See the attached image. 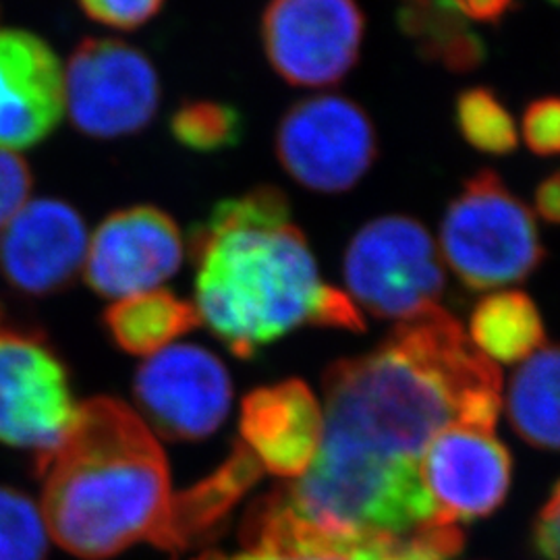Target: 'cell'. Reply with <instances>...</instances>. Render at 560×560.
<instances>
[{
  "mask_svg": "<svg viewBox=\"0 0 560 560\" xmlns=\"http://www.w3.org/2000/svg\"><path fill=\"white\" fill-rule=\"evenodd\" d=\"M497 365L441 305L400 320L381 347L324 376V432L388 457L418 459L451 425L494 430Z\"/></svg>",
  "mask_w": 560,
  "mask_h": 560,
  "instance_id": "6da1fadb",
  "label": "cell"
},
{
  "mask_svg": "<svg viewBox=\"0 0 560 560\" xmlns=\"http://www.w3.org/2000/svg\"><path fill=\"white\" fill-rule=\"evenodd\" d=\"M191 252L198 314L240 358L307 322L363 330L355 301L318 277L279 187L261 185L217 203L196 226Z\"/></svg>",
  "mask_w": 560,
  "mask_h": 560,
  "instance_id": "7a4b0ae2",
  "label": "cell"
},
{
  "mask_svg": "<svg viewBox=\"0 0 560 560\" xmlns=\"http://www.w3.org/2000/svg\"><path fill=\"white\" fill-rule=\"evenodd\" d=\"M44 523L62 550L102 560L150 540L171 501L168 465L150 428L120 400L78 407L59 446L36 459Z\"/></svg>",
  "mask_w": 560,
  "mask_h": 560,
  "instance_id": "3957f363",
  "label": "cell"
},
{
  "mask_svg": "<svg viewBox=\"0 0 560 560\" xmlns=\"http://www.w3.org/2000/svg\"><path fill=\"white\" fill-rule=\"evenodd\" d=\"M280 492L303 520L349 538L402 534L436 517L418 459L381 455L328 432L310 469Z\"/></svg>",
  "mask_w": 560,
  "mask_h": 560,
  "instance_id": "277c9868",
  "label": "cell"
},
{
  "mask_svg": "<svg viewBox=\"0 0 560 560\" xmlns=\"http://www.w3.org/2000/svg\"><path fill=\"white\" fill-rule=\"evenodd\" d=\"M444 260L476 291L515 284L544 260L532 210L492 171L465 180L441 226Z\"/></svg>",
  "mask_w": 560,
  "mask_h": 560,
  "instance_id": "5b68a950",
  "label": "cell"
},
{
  "mask_svg": "<svg viewBox=\"0 0 560 560\" xmlns=\"http://www.w3.org/2000/svg\"><path fill=\"white\" fill-rule=\"evenodd\" d=\"M345 280L353 300L376 318L407 320L439 305L444 268L430 233L397 214L368 222L353 237Z\"/></svg>",
  "mask_w": 560,
  "mask_h": 560,
  "instance_id": "8992f818",
  "label": "cell"
},
{
  "mask_svg": "<svg viewBox=\"0 0 560 560\" xmlns=\"http://www.w3.org/2000/svg\"><path fill=\"white\" fill-rule=\"evenodd\" d=\"M277 156L303 187L340 194L360 183L378 156L374 122L358 102L337 94L291 106L277 129Z\"/></svg>",
  "mask_w": 560,
  "mask_h": 560,
  "instance_id": "52a82bcc",
  "label": "cell"
},
{
  "mask_svg": "<svg viewBox=\"0 0 560 560\" xmlns=\"http://www.w3.org/2000/svg\"><path fill=\"white\" fill-rule=\"evenodd\" d=\"M65 98L81 133L115 140L138 133L154 119L161 81L154 65L131 44L88 38L69 60Z\"/></svg>",
  "mask_w": 560,
  "mask_h": 560,
  "instance_id": "ba28073f",
  "label": "cell"
},
{
  "mask_svg": "<svg viewBox=\"0 0 560 560\" xmlns=\"http://www.w3.org/2000/svg\"><path fill=\"white\" fill-rule=\"evenodd\" d=\"M363 32L358 0H272L261 15L268 62L298 88L339 83L360 60Z\"/></svg>",
  "mask_w": 560,
  "mask_h": 560,
  "instance_id": "9c48e42d",
  "label": "cell"
},
{
  "mask_svg": "<svg viewBox=\"0 0 560 560\" xmlns=\"http://www.w3.org/2000/svg\"><path fill=\"white\" fill-rule=\"evenodd\" d=\"M78 407L59 358L38 335L0 328V442L50 455Z\"/></svg>",
  "mask_w": 560,
  "mask_h": 560,
  "instance_id": "30bf717a",
  "label": "cell"
},
{
  "mask_svg": "<svg viewBox=\"0 0 560 560\" xmlns=\"http://www.w3.org/2000/svg\"><path fill=\"white\" fill-rule=\"evenodd\" d=\"M141 409L166 439L210 436L229 413L231 381L210 351L177 345L145 361L136 378Z\"/></svg>",
  "mask_w": 560,
  "mask_h": 560,
  "instance_id": "8fae6325",
  "label": "cell"
},
{
  "mask_svg": "<svg viewBox=\"0 0 560 560\" xmlns=\"http://www.w3.org/2000/svg\"><path fill=\"white\" fill-rule=\"evenodd\" d=\"M177 222L154 206H131L106 217L85 254V280L102 298L148 293L177 275L183 261Z\"/></svg>",
  "mask_w": 560,
  "mask_h": 560,
  "instance_id": "7c38bea8",
  "label": "cell"
},
{
  "mask_svg": "<svg viewBox=\"0 0 560 560\" xmlns=\"http://www.w3.org/2000/svg\"><path fill=\"white\" fill-rule=\"evenodd\" d=\"M511 455L492 430L451 425L423 451L421 478L436 506V520H480L506 499Z\"/></svg>",
  "mask_w": 560,
  "mask_h": 560,
  "instance_id": "4fadbf2b",
  "label": "cell"
},
{
  "mask_svg": "<svg viewBox=\"0 0 560 560\" xmlns=\"http://www.w3.org/2000/svg\"><path fill=\"white\" fill-rule=\"evenodd\" d=\"M88 233L75 208L60 200L23 206L0 237V270L21 293L50 295L80 272Z\"/></svg>",
  "mask_w": 560,
  "mask_h": 560,
  "instance_id": "5bb4252c",
  "label": "cell"
},
{
  "mask_svg": "<svg viewBox=\"0 0 560 560\" xmlns=\"http://www.w3.org/2000/svg\"><path fill=\"white\" fill-rule=\"evenodd\" d=\"M65 108V75L46 42L0 30V150H23L50 136Z\"/></svg>",
  "mask_w": 560,
  "mask_h": 560,
  "instance_id": "9a60e30c",
  "label": "cell"
},
{
  "mask_svg": "<svg viewBox=\"0 0 560 560\" xmlns=\"http://www.w3.org/2000/svg\"><path fill=\"white\" fill-rule=\"evenodd\" d=\"M322 432L320 405L303 382L258 388L243 400V446L275 476L301 478L318 455Z\"/></svg>",
  "mask_w": 560,
  "mask_h": 560,
  "instance_id": "2e32d148",
  "label": "cell"
},
{
  "mask_svg": "<svg viewBox=\"0 0 560 560\" xmlns=\"http://www.w3.org/2000/svg\"><path fill=\"white\" fill-rule=\"evenodd\" d=\"M258 459L240 444L221 467L198 486L171 497L150 541L168 552H183L214 540L237 502L261 478Z\"/></svg>",
  "mask_w": 560,
  "mask_h": 560,
  "instance_id": "e0dca14e",
  "label": "cell"
},
{
  "mask_svg": "<svg viewBox=\"0 0 560 560\" xmlns=\"http://www.w3.org/2000/svg\"><path fill=\"white\" fill-rule=\"evenodd\" d=\"M506 409L523 441L541 451H560V345L521 363L509 386Z\"/></svg>",
  "mask_w": 560,
  "mask_h": 560,
  "instance_id": "ac0fdd59",
  "label": "cell"
},
{
  "mask_svg": "<svg viewBox=\"0 0 560 560\" xmlns=\"http://www.w3.org/2000/svg\"><path fill=\"white\" fill-rule=\"evenodd\" d=\"M198 307L168 291H148L110 305L104 324L122 351L148 355L200 326Z\"/></svg>",
  "mask_w": 560,
  "mask_h": 560,
  "instance_id": "d6986e66",
  "label": "cell"
},
{
  "mask_svg": "<svg viewBox=\"0 0 560 560\" xmlns=\"http://www.w3.org/2000/svg\"><path fill=\"white\" fill-rule=\"evenodd\" d=\"M471 342L488 360L515 363L544 345V324L536 303L520 291L494 293L480 301L471 316Z\"/></svg>",
  "mask_w": 560,
  "mask_h": 560,
  "instance_id": "ffe728a7",
  "label": "cell"
},
{
  "mask_svg": "<svg viewBox=\"0 0 560 560\" xmlns=\"http://www.w3.org/2000/svg\"><path fill=\"white\" fill-rule=\"evenodd\" d=\"M399 23L402 34L418 44L421 57L441 62L448 71H471L483 60L486 48L480 36L457 15L400 2Z\"/></svg>",
  "mask_w": 560,
  "mask_h": 560,
  "instance_id": "44dd1931",
  "label": "cell"
},
{
  "mask_svg": "<svg viewBox=\"0 0 560 560\" xmlns=\"http://www.w3.org/2000/svg\"><path fill=\"white\" fill-rule=\"evenodd\" d=\"M171 133L194 152H222L240 145L245 136V119L231 104L183 102L171 119Z\"/></svg>",
  "mask_w": 560,
  "mask_h": 560,
  "instance_id": "7402d4cb",
  "label": "cell"
},
{
  "mask_svg": "<svg viewBox=\"0 0 560 560\" xmlns=\"http://www.w3.org/2000/svg\"><path fill=\"white\" fill-rule=\"evenodd\" d=\"M463 534L455 523L434 520L402 534H374L363 541L353 560H453Z\"/></svg>",
  "mask_w": 560,
  "mask_h": 560,
  "instance_id": "603a6c76",
  "label": "cell"
},
{
  "mask_svg": "<svg viewBox=\"0 0 560 560\" xmlns=\"http://www.w3.org/2000/svg\"><path fill=\"white\" fill-rule=\"evenodd\" d=\"M460 136L486 154H509L517 148V127L502 102L486 88L463 92L457 101Z\"/></svg>",
  "mask_w": 560,
  "mask_h": 560,
  "instance_id": "cb8c5ba5",
  "label": "cell"
},
{
  "mask_svg": "<svg viewBox=\"0 0 560 560\" xmlns=\"http://www.w3.org/2000/svg\"><path fill=\"white\" fill-rule=\"evenodd\" d=\"M46 523L20 490L0 486V560H46Z\"/></svg>",
  "mask_w": 560,
  "mask_h": 560,
  "instance_id": "d4e9b609",
  "label": "cell"
},
{
  "mask_svg": "<svg viewBox=\"0 0 560 560\" xmlns=\"http://www.w3.org/2000/svg\"><path fill=\"white\" fill-rule=\"evenodd\" d=\"M523 138L540 156L560 154V98H541L525 110Z\"/></svg>",
  "mask_w": 560,
  "mask_h": 560,
  "instance_id": "484cf974",
  "label": "cell"
},
{
  "mask_svg": "<svg viewBox=\"0 0 560 560\" xmlns=\"http://www.w3.org/2000/svg\"><path fill=\"white\" fill-rule=\"evenodd\" d=\"M85 15L92 20L117 27L136 30L161 11L164 0H78Z\"/></svg>",
  "mask_w": 560,
  "mask_h": 560,
  "instance_id": "4316f807",
  "label": "cell"
},
{
  "mask_svg": "<svg viewBox=\"0 0 560 560\" xmlns=\"http://www.w3.org/2000/svg\"><path fill=\"white\" fill-rule=\"evenodd\" d=\"M32 191L27 162L9 150H0V226L13 221Z\"/></svg>",
  "mask_w": 560,
  "mask_h": 560,
  "instance_id": "83f0119b",
  "label": "cell"
},
{
  "mask_svg": "<svg viewBox=\"0 0 560 560\" xmlns=\"http://www.w3.org/2000/svg\"><path fill=\"white\" fill-rule=\"evenodd\" d=\"M439 9L442 13L457 15L460 20L499 21L513 0H402Z\"/></svg>",
  "mask_w": 560,
  "mask_h": 560,
  "instance_id": "f1b7e54d",
  "label": "cell"
},
{
  "mask_svg": "<svg viewBox=\"0 0 560 560\" xmlns=\"http://www.w3.org/2000/svg\"><path fill=\"white\" fill-rule=\"evenodd\" d=\"M536 548L544 559L560 560V483L536 521Z\"/></svg>",
  "mask_w": 560,
  "mask_h": 560,
  "instance_id": "f546056e",
  "label": "cell"
},
{
  "mask_svg": "<svg viewBox=\"0 0 560 560\" xmlns=\"http://www.w3.org/2000/svg\"><path fill=\"white\" fill-rule=\"evenodd\" d=\"M536 210L541 219L560 224V171L552 173L538 185Z\"/></svg>",
  "mask_w": 560,
  "mask_h": 560,
  "instance_id": "4dcf8cb0",
  "label": "cell"
},
{
  "mask_svg": "<svg viewBox=\"0 0 560 560\" xmlns=\"http://www.w3.org/2000/svg\"><path fill=\"white\" fill-rule=\"evenodd\" d=\"M194 560H353L351 557H335V555H322V557H293V559H279V557H264V555H237V557H224L221 552H206Z\"/></svg>",
  "mask_w": 560,
  "mask_h": 560,
  "instance_id": "1f68e13d",
  "label": "cell"
}]
</instances>
